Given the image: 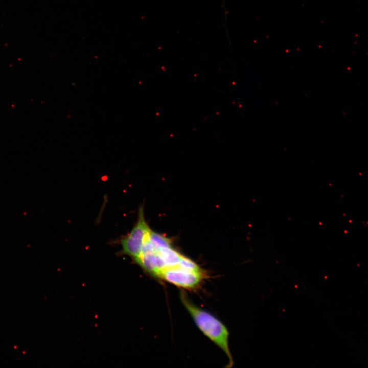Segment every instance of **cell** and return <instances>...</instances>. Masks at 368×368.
I'll return each instance as SVG.
<instances>
[{
  "mask_svg": "<svg viewBox=\"0 0 368 368\" xmlns=\"http://www.w3.org/2000/svg\"><path fill=\"white\" fill-rule=\"evenodd\" d=\"M180 298L199 330L227 356L228 362L226 367H232L234 360L228 345L229 332L226 326L212 314L192 303L185 292L180 291Z\"/></svg>",
  "mask_w": 368,
  "mask_h": 368,
  "instance_id": "6da1fadb",
  "label": "cell"
},
{
  "mask_svg": "<svg viewBox=\"0 0 368 368\" xmlns=\"http://www.w3.org/2000/svg\"><path fill=\"white\" fill-rule=\"evenodd\" d=\"M151 231L144 217V208L141 205L139 209L137 221L130 232L117 241L121 247L119 254L127 255L134 261L140 255Z\"/></svg>",
  "mask_w": 368,
  "mask_h": 368,
  "instance_id": "7a4b0ae2",
  "label": "cell"
},
{
  "mask_svg": "<svg viewBox=\"0 0 368 368\" xmlns=\"http://www.w3.org/2000/svg\"><path fill=\"white\" fill-rule=\"evenodd\" d=\"M155 277L177 287L191 289L200 284L204 275L202 270L194 271L177 265L160 269Z\"/></svg>",
  "mask_w": 368,
  "mask_h": 368,
  "instance_id": "3957f363",
  "label": "cell"
},
{
  "mask_svg": "<svg viewBox=\"0 0 368 368\" xmlns=\"http://www.w3.org/2000/svg\"><path fill=\"white\" fill-rule=\"evenodd\" d=\"M157 251L165 267L178 265L183 256L173 248L172 246L162 248Z\"/></svg>",
  "mask_w": 368,
  "mask_h": 368,
  "instance_id": "277c9868",
  "label": "cell"
},
{
  "mask_svg": "<svg viewBox=\"0 0 368 368\" xmlns=\"http://www.w3.org/2000/svg\"><path fill=\"white\" fill-rule=\"evenodd\" d=\"M149 240L153 248L158 250L159 249L171 246V241L163 235L151 231L148 237Z\"/></svg>",
  "mask_w": 368,
  "mask_h": 368,
  "instance_id": "5b68a950",
  "label": "cell"
},
{
  "mask_svg": "<svg viewBox=\"0 0 368 368\" xmlns=\"http://www.w3.org/2000/svg\"><path fill=\"white\" fill-rule=\"evenodd\" d=\"M178 265L192 270L202 271L201 268L195 262L184 256H182Z\"/></svg>",
  "mask_w": 368,
  "mask_h": 368,
  "instance_id": "8992f818",
  "label": "cell"
}]
</instances>
